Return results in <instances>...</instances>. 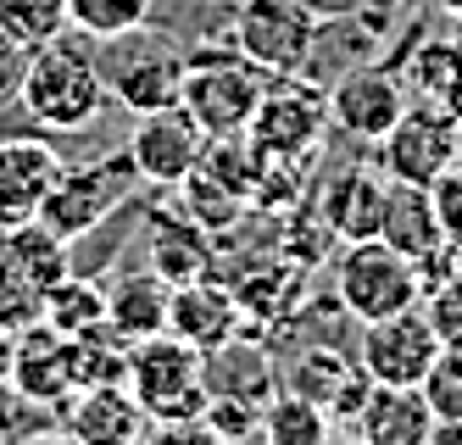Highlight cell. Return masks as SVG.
<instances>
[{"label": "cell", "instance_id": "obj_1", "mask_svg": "<svg viewBox=\"0 0 462 445\" xmlns=\"http://www.w3.org/2000/svg\"><path fill=\"white\" fill-rule=\"evenodd\" d=\"M17 107L45 134H79L106 112V84H101V67H95V51H89L84 33L79 40L61 33V40L28 51Z\"/></svg>", "mask_w": 462, "mask_h": 445}, {"label": "cell", "instance_id": "obj_2", "mask_svg": "<svg viewBox=\"0 0 462 445\" xmlns=\"http://www.w3.org/2000/svg\"><path fill=\"white\" fill-rule=\"evenodd\" d=\"M128 395L145 406L151 434H207V373L201 351L179 334H151L128 346Z\"/></svg>", "mask_w": 462, "mask_h": 445}, {"label": "cell", "instance_id": "obj_3", "mask_svg": "<svg viewBox=\"0 0 462 445\" xmlns=\"http://www.w3.org/2000/svg\"><path fill=\"white\" fill-rule=\"evenodd\" d=\"M262 89H268V73H262L256 61H245L235 45L228 51H195V56H184L179 107L201 123L207 140H223V134L251 128Z\"/></svg>", "mask_w": 462, "mask_h": 445}, {"label": "cell", "instance_id": "obj_4", "mask_svg": "<svg viewBox=\"0 0 462 445\" xmlns=\"http://www.w3.org/2000/svg\"><path fill=\"white\" fill-rule=\"evenodd\" d=\"M228 40L268 79H284V73H307L312 67L323 17L312 0H240L235 23H228Z\"/></svg>", "mask_w": 462, "mask_h": 445}, {"label": "cell", "instance_id": "obj_5", "mask_svg": "<svg viewBox=\"0 0 462 445\" xmlns=\"http://www.w3.org/2000/svg\"><path fill=\"white\" fill-rule=\"evenodd\" d=\"M95 67H101V84L106 100H117L123 112H162V107H179V89H184V56L156 40L145 28H128L117 40H95Z\"/></svg>", "mask_w": 462, "mask_h": 445}, {"label": "cell", "instance_id": "obj_6", "mask_svg": "<svg viewBox=\"0 0 462 445\" xmlns=\"http://www.w3.org/2000/svg\"><path fill=\"white\" fill-rule=\"evenodd\" d=\"M335 301L351 323H374V318L402 312V306H418L423 279L384 239H346L335 262Z\"/></svg>", "mask_w": 462, "mask_h": 445}, {"label": "cell", "instance_id": "obj_7", "mask_svg": "<svg viewBox=\"0 0 462 445\" xmlns=\"http://www.w3.org/2000/svg\"><path fill=\"white\" fill-rule=\"evenodd\" d=\"M140 184V173H134V156L128 151H106V156H95V162H68L61 167V179L51 184V195H45V207H40V223L56 234V239H84L89 228H101L123 200H128V190Z\"/></svg>", "mask_w": 462, "mask_h": 445}, {"label": "cell", "instance_id": "obj_8", "mask_svg": "<svg viewBox=\"0 0 462 445\" xmlns=\"http://www.w3.org/2000/svg\"><path fill=\"white\" fill-rule=\"evenodd\" d=\"M323 134H328V89L307 84V73H284V79H268V89H262L245 140L262 156L312 162Z\"/></svg>", "mask_w": 462, "mask_h": 445}, {"label": "cell", "instance_id": "obj_9", "mask_svg": "<svg viewBox=\"0 0 462 445\" xmlns=\"http://www.w3.org/2000/svg\"><path fill=\"white\" fill-rule=\"evenodd\" d=\"M356 329H362L356 362H362V373H368L374 385H423V373L446 351L423 306H402V312L356 323Z\"/></svg>", "mask_w": 462, "mask_h": 445}, {"label": "cell", "instance_id": "obj_10", "mask_svg": "<svg viewBox=\"0 0 462 445\" xmlns=\"http://www.w3.org/2000/svg\"><path fill=\"white\" fill-rule=\"evenodd\" d=\"M412 107V89L395 67H351L328 89V128H340L356 145H379Z\"/></svg>", "mask_w": 462, "mask_h": 445}, {"label": "cell", "instance_id": "obj_11", "mask_svg": "<svg viewBox=\"0 0 462 445\" xmlns=\"http://www.w3.org/2000/svg\"><path fill=\"white\" fill-rule=\"evenodd\" d=\"M457 162V117L412 100L384 140H379V167L402 184H435L446 167Z\"/></svg>", "mask_w": 462, "mask_h": 445}, {"label": "cell", "instance_id": "obj_12", "mask_svg": "<svg viewBox=\"0 0 462 445\" xmlns=\"http://www.w3.org/2000/svg\"><path fill=\"white\" fill-rule=\"evenodd\" d=\"M207 151V134L184 107H162V112H140V128L128 140V156H134V173L151 190H179L195 162Z\"/></svg>", "mask_w": 462, "mask_h": 445}, {"label": "cell", "instance_id": "obj_13", "mask_svg": "<svg viewBox=\"0 0 462 445\" xmlns=\"http://www.w3.org/2000/svg\"><path fill=\"white\" fill-rule=\"evenodd\" d=\"M6 390H12L23 406H45V413H61V406H68V395L79 390V385H73V339L56 334L45 318H34L28 329H17Z\"/></svg>", "mask_w": 462, "mask_h": 445}, {"label": "cell", "instance_id": "obj_14", "mask_svg": "<svg viewBox=\"0 0 462 445\" xmlns=\"http://www.w3.org/2000/svg\"><path fill=\"white\" fill-rule=\"evenodd\" d=\"M379 239L384 246H395L412 267L418 279H440V273L451 267V239L440 228V212H435V195H429V184H402L390 179V200H384V223H379Z\"/></svg>", "mask_w": 462, "mask_h": 445}, {"label": "cell", "instance_id": "obj_15", "mask_svg": "<svg viewBox=\"0 0 462 445\" xmlns=\"http://www.w3.org/2000/svg\"><path fill=\"white\" fill-rule=\"evenodd\" d=\"M61 151L40 134H12L0 140V228H23L34 223L51 184L61 179Z\"/></svg>", "mask_w": 462, "mask_h": 445}, {"label": "cell", "instance_id": "obj_16", "mask_svg": "<svg viewBox=\"0 0 462 445\" xmlns=\"http://www.w3.org/2000/svg\"><path fill=\"white\" fill-rule=\"evenodd\" d=\"M390 200V173L384 167H340L335 179L318 190V223L346 246V239H379Z\"/></svg>", "mask_w": 462, "mask_h": 445}, {"label": "cell", "instance_id": "obj_17", "mask_svg": "<svg viewBox=\"0 0 462 445\" xmlns=\"http://www.w3.org/2000/svg\"><path fill=\"white\" fill-rule=\"evenodd\" d=\"M56 429H68L84 445H128V440L151 434V418L128 395V385H89L68 395V406L56 413Z\"/></svg>", "mask_w": 462, "mask_h": 445}, {"label": "cell", "instance_id": "obj_18", "mask_svg": "<svg viewBox=\"0 0 462 445\" xmlns=\"http://www.w3.org/2000/svg\"><path fill=\"white\" fill-rule=\"evenodd\" d=\"M346 434L368 445H429L435 440V406L423 401L418 385H374Z\"/></svg>", "mask_w": 462, "mask_h": 445}, {"label": "cell", "instance_id": "obj_19", "mask_svg": "<svg viewBox=\"0 0 462 445\" xmlns=\"http://www.w3.org/2000/svg\"><path fill=\"white\" fill-rule=\"evenodd\" d=\"M240 323H245V312H240L235 290L212 284V273H207V279H195V284H173L168 334L189 339L195 351H212V346H223V339H235Z\"/></svg>", "mask_w": 462, "mask_h": 445}, {"label": "cell", "instance_id": "obj_20", "mask_svg": "<svg viewBox=\"0 0 462 445\" xmlns=\"http://www.w3.org/2000/svg\"><path fill=\"white\" fill-rule=\"evenodd\" d=\"M173 312V284L162 279L156 267H134V273H117L106 284V323L134 346V339H151L168 329Z\"/></svg>", "mask_w": 462, "mask_h": 445}, {"label": "cell", "instance_id": "obj_21", "mask_svg": "<svg viewBox=\"0 0 462 445\" xmlns=\"http://www.w3.org/2000/svg\"><path fill=\"white\" fill-rule=\"evenodd\" d=\"M201 373H207V395H240V401H256L268 406V395L279 390V367L268 351L245 346V339H223V346L201 351Z\"/></svg>", "mask_w": 462, "mask_h": 445}, {"label": "cell", "instance_id": "obj_22", "mask_svg": "<svg viewBox=\"0 0 462 445\" xmlns=\"http://www.w3.org/2000/svg\"><path fill=\"white\" fill-rule=\"evenodd\" d=\"M145 267H156L168 284H195V279H207V273L217 267V256H212L207 228L184 212V218H151Z\"/></svg>", "mask_w": 462, "mask_h": 445}, {"label": "cell", "instance_id": "obj_23", "mask_svg": "<svg viewBox=\"0 0 462 445\" xmlns=\"http://www.w3.org/2000/svg\"><path fill=\"white\" fill-rule=\"evenodd\" d=\"M407 89L412 100H429L440 112H462V40H423L407 56Z\"/></svg>", "mask_w": 462, "mask_h": 445}, {"label": "cell", "instance_id": "obj_24", "mask_svg": "<svg viewBox=\"0 0 462 445\" xmlns=\"http://www.w3.org/2000/svg\"><path fill=\"white\" fill-rule=\"evenodd\" d=\"M40 318H45L56 334H68V339L101 329V323H106V284L79 279V273H61V279L40 295Z\"/></svg>", "mask_w": 462, "mask_h": 445}, {"label": "cell", "instance_id": "obj_25", "mask_svg": "<svg viewBox=\"0 0 462 445\" xmlns=\"http://www.w3.org/2000/svg\"><path fill=\"white\" fill-rule=\"evenodd\" d=\"M335 434V418L323 413V406L301 390H273L268 406H262V440L268 445H323Z\"/></svg>", "mask_w": 462, "mask_h": 445}, {"label": "cell", "instance_id": "obj_26", "mask_svg": "<svg viewBox=\"0 0 462 445\" xmlns=\"http://www.w3.org/2000/svg\"><path fill=\"white\" fill-rule=\"evenodd\" d=\"M0 33L17 40L23 51H40L61 33H73L68 0H0Z\"/></svg>", "mask_w": 462, "mask_h": 445}, {"label": "cell", "instance_id": "obj_27", "mask_svg": "<svg viewBox=\"0 0 462 445\" xmlns=\"http://www.w3.org/2000/svg\"><path fill=\"white\" fill-rule=\"evenodd\" d=\"M156 12V0H68V23L84 40H117L128 28H145Z\"/></svg>", "mask_w": 462, "mask_h": 445}, {"label": "cell", "instance_id": "obj_28", "mask_svg": "<svg viewBox=\"0 0 462 445\" xmlns=\"http://www.w3.org/2000/svg\"><path fill=\"white\" fill-rule=\"evenodd\" d=\"M423 401L435 406V423H462V346H446L423 373Z\"/></svg>", "mask_w": 462, "mask_h": 445}, {"label": "cell", "instance_id": "obj_29", "mask_svg": "<svg viewBox=\"0 0 462 445\" xmlns=\"http://www.w3.org/2000/svg\"><path fill=\"white\" fill-rule=\"evenodd\" d=\"M418 306L429 312V323H435L440 346H462V267H446L440 279H429Z\"/></svg>", "mask_w": 462, "mask_h": 445}, {"label": "cell", "instance_id": "obj_30", "mask_svg": "<svg viewBox=\"0 0 462 445\" xmlns=\"http://www.w3.org/2000/svg\"><path fill=\"white\" fill-rule=\"evenodd\" d=\"M201 429L212 440H251V434H262V406L240 401V395H207Z\"/></svg>", "mask_w": 462, "mask_h": 445}, {"label": "cell", "instance_id": "obj_31", "mask_svg": "<svg viewBox=\"0 0 462 445\" xmlns=\"http://www.w3.org/2000/svg\"><path fill=\"white\" fill-rule=\"evenodd\" d=\"M429 195H435V212H440V228L451 246H462V156L446 167V173L429 184Z\"/></svg>", "mask_w": 462, "mask_h": 445}, {"label": "cell", "instance_id": "obj_32", "mask_svg": "<svg viewBox=\"0 0 462 445\" xmlns=\"http://www.w3.org/2000/svg\"><path fill=\"white\" fill-rule=\"evenodd\" d=\"M23 67H28V51H23L17 40H6V33H0V100H17Z\"/></svg>", "mask_w": 462, "mask_h": 445}, {"label": "cell", "instance_id": "obj_33", "mask_svg": "<svg viewBox=\"0 0 462 445\" xmlns=\"http://www.w3.org/2000/svg\"><path fill=\"white\" fill-rule=\"evenodd\" d=\"M12 329H0V390H6V379H12Z\"/></svg>", "mask_w": 462, "mask_h": 445}, {"label": "cell", "instance_id": "obj_34", "mask_svg": "<svg viewBox=\"0 0 462 445\" xmlns=\"http://www.w3.org/2000/svg\"><path fill=\"white\" fill-rule=\"evenodd\" d=\"M440 12H446L451 23H462V0H440Z\"/></svg>", "mask_w": 462, "mask_h": 445}, {"label": "cell", "instance_id": "obj_35", "mask_svg": "<svg viewBox=\"0 0 462 445\" xmlns=\"http://www.w3.org/2000/svg\"><path fill=\"white\" fill-rule=\"evenodd\" d=\"M457 156H462V112H457Z\"/></svg>", "mask_w": 462, "mask_h": 445}]
</instances>
